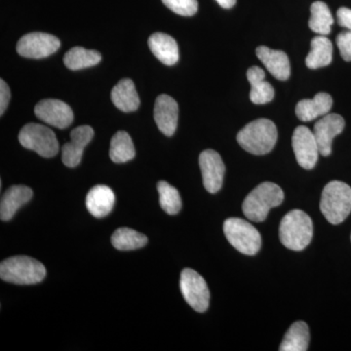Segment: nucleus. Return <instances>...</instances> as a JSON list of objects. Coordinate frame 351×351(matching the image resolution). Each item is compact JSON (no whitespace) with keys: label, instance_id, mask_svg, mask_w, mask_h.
Here are the masks:
<instances>
[{"label":"nucleus","instance_id":"nucleus-14","mask_svg":"<svg viewBox=\"0 0 351 351\" xmlns=\"http://www.w3.org/2000/svg\"><path fill=\"white\" fill-rule=\"evenodd\" d=\"M94 137L91 126L76 127L71 132V141L62 147V160L66 167L75 168L82 162L85 147Z\"/></svg>","mask_w":351,"mask_h":351},{"label":"nucleus","instance_id":"nucleus-30","mask_svg":"<svg viewBox=\"0 0 351 351\" xmlns=\"http://www.w3.org/2000/svg\"><path fill=\"white\" fill-rule=\"evenodd\" d=\"M164 5L178 15L191 17L198 10L197 0H162Z\"/></svg>","mask_w":351,"mask_h":351},{"label":"nucleus","instance_id":"nucleus-8","mask_svg":"<svg viewBox=\"0 0 351 351\" xmlns=\"http://www.w3.org/2000/svg\"><path fill=\"white\" fill-rule=\"evenodd\" d=\"M182 297L191 308L197 313H205L209 307L210 291L206 281L191 269H184L180 278Z\"/></svg>","mask_w":351,"mask_h":351},{"label":"nucleus","instance_id":"nucleus-24","mask_svg":"<svg viewBox=\"0 0 351 351\" xmlns=\"http://www.w3.org/2000/svg\"><path fill=\"white\" fill-rule=\"evenodd\" d=\"M309 339L311 335L306 323L304 321H298L289 328L279 350L306 351L308 350Z\"/></svg>","mask_w":351,"mask_h":351},{"label":"nucleus","instance_id":"nucleus-6","mask_svg":"<svg viewBox=\"0 0 351 351\" xmlns=\"http://www.w3.org/2000/svg\"><path fill=\"white\" fill-rule=\"evenodd\" d=\"M223 232L230 244L245 255H256L262 247V237L255 226L240 218H230L223 223Z\"/></svg>","mask_w":351,"mask_h":351},{"label":"nucleus","instance_id":"nucleus-15","mask_svg":"<svg viewBox=\"0 0 351 351\" xmlns=\"http://www.w3.org/2000/svg\"><path fill=\"white\" fill-rule=\"evenodd\" d=\"M154 113L159 131L167 137L174 135L179 117V106L175 99L165 94L157 97Z\"/></svg>","mask_w":351,"mask_h":351},{"label":"nucleus","instance_id":"nucleus-7","mask_svg":"<svg viewBox=\"0 0 351 351\" xmlns=\"http://www.w3.org/2000/svg\"><path fill=\"white\" fill-rule=\"evenodd\" d=\"M20 144L39 156L50 158L59 152V142L54 132L43 124L29 123L21 129Z\"/></svg>","mask_w":351,"mask_h":351},{"label":"nucleus","instance_id":"nucleus-4","mask_svg":"<svg viewBox=\"0 0 351 351\" xmlns=\"http://www.w3.org/2000/svg\"><path fill=\"white\" fill-rule=\"evenodd\" d=\"M45 267L27 256H16L0 263V278L17 285H34L45 278Z\"/></svg>","mask_w":351,"mask_h":351},{"label":"nucleus","instance_id":"nucleus-21","mask_svg":"<svg viewBox=\"0 0 351 351\" xmlns=\"http://www.w3.org/2000/svg\"><path fill=\"white\" fill-rule=\"evenodd\" d=\"M247 78L251 85L250 100L256 105H265L274 100V89L265 82V73L260 66H254L247 71Z\"/></svg>","mask_w":351,"mask_h":351},{"label":"nucleus","instance_id":"nucleus-23","mask_svg":"<svg viewBox=\"0 0 351 351\" xmlns=\"http://www.w3.org/2000/svg\"><path fill=\"white\" fill-rule=\"evenodd\" d=\"M332 60V44L326 36H318L313 38L311 43V52L306 59V66L311 69H317L329 66Z\"/></svg>","mask_w":351,"mask_h":351},{"label":"nucleus","instance_id":"nucleus-32","mask_svg":"<svg viewBox=\"0 0 351 351\" xmlns=\"http://www.w3.org/2000/svg\"><path fill=\"white\" fill-rule=\"evenodd\" d=\"M11 99L10 88L3 80H0V115H3Z\"/></svg>","mask_w":351,"mask_h":351},{"label":"nucleus","instance_id":"nucleus-22","mask_svg":"<svg viewBox=\"0 0 351 351\" xmlns=\"http://www.w3.org/2000/svg\"><path fill=\"white\" fill-rule=\"evenodd\" d=\"M113 105L123 112H136L140 107V98L135 84L129 78L120 80L112 90Z\"/></svg>","mask_w":351,"mask_h":351},{"label":"nucleus","instance_id":"nucleus-12","mask_svg":"<svg viewBox=\"0 0 351 351\" xmlns=\"http://www.w3.org/2000/svg\"><path fill=\"white\" fill-rule=\"evenodd\" d=\"M199 166L203 184L208 193H217L223 186L226 166L218 152L206 149L201 152Z\"/></svg>","mask_w":351,"mask_h":351},{"label":"nucleus","instance_id":"nucleus-1","mask_svg":"<svg viewBox=\"0 0 351 351\" xmlns=\"http://www.w3.org/2000/svg\"><path fill=\"white\" fill-rule=\"evenodd\" d=\"M278 133L271 120L260 119L247 124L237 134V140L242 149L255 156L269 154L276 145Z\"/></svg>","mask_w":351,"mask_h":351},{"label":"nucleus","instance_id":"nucleus-20","mask_svg":"<svg viewBox=\"0 0 351 351\" xmlns=\"http://www.w3.org/2000/svg\"><path fill=\"white\" fill-rule=\"evenodd\" d=\"M149 46L152 54L166 66H173L179 61L177 41L169 34L163 32L152 34L149 38Z\"/></svg>","mask_w":351,"mask_h":351},{"label":"nucleus","instance_id":"nucleus-16","mask_svg":"<svg viewBox=\"0 0 351 351\" xmlns=\"http://www.w3.org/2000/svg\"><path fill=\"white\" fill-rule=\"evenodd\" d=\"M256 54L260 61L265 64L267 71L276 80H287L291 75L290 61L287 54L283 51L270 49L267 46H258Z\"/></svg>","mask_w":351,"mask_h":351},{"label":"nucleus","instance_id":"nucleus-3","mask_svg":"<svg viewBox=\"0 0 351 351\" xmlns=\"http://www.w3.org/2000/svg\"><path fill=\"white\" fill-rule=\"evenodd\" d=\"M284 193L274 182H265L245 198L242 210L247 219L256 223H262L267 219L270 209L282 204Z\"/></svg>","mask_w":351,"mask_h":351},{"label":"nucleus","instance_id":"nucleus-19","mask_svg":"<svg viewBox=\"0 0 351 351\" xmlns=\"http://www.w3.org/2000/svg\"><path fill=\"white\" fill-rule=\"evenodd\" d=\"M332 98L331 95L321 92L313 99L300 101L295 107V115L302 121L309 122L319 117H324L331 110Z\"/></svg>","mask_w":351,"mask_h":351},{"label":"nucleus","instance_id":"nucleus-13","mask_svg":"<svg viewBox=\"0 0 351 351\" xmlns=\"http://www.w3.org/2000/svg\"><path fill=\"white\" fill-rule=\"evenodd\" d=\"M346 122L343 117L337 113H328L314 124L313 134L322 156L332 154V140L345 129Z\"/></svg>","mask_w":351,"mask_h":351},{"label":"nucleus","instance_id":"nucleus-10","mask_svg":"<svg viewBox=\"0 0 351 351\" xmlns=\"http://www.w3.org/2000/svg\"><path fill=\"white\" fill-rule=\"evenodd\" d=\"M292 145L299 165L304 169H313L320 154L313 132L306 126H298L293 133Z\"/></svg>","mask_w":351,"mask_h":351},{"label":"nucleus","instance_id":"nucleus-18","mask_svg":"<svg viewBox=\"0 0 351 351\" xmlns=\"http://www.w3.org/2000/svg\"><path fill=\"white\" fill-rule=\"evenodd\" d=\"M85 203L92 216L104 218L112 211L115 203L114 193L108 186L98 184L90 189Z\"/></svg>","mask_w":351,"mask_h":351},{"label":"nucleus","instance_id":"nucleus-26","mask_svg":"<svg viewBox=\"0 0 351 351\" xmlns=\"http://www.w3.org/2000/svg\"><path fill=\"white\" fill-rule=\"evenodd\" d=\"M136 156L133 141L125 131H119L110 142V157L114 163H125Z\"/></svg>","mask_w":351,"mask_h":351},{"label":"nucleus","instance_id":"nucleus-11","mask_svg":"<svg viewBox=\"0 0 351 351\" xmlns=\"http://www.w3.org/2000/svg\"><path fill=\"white\" fill-rule=\"evenodd\" d=\"M38 119L59 129L68 128L73 122V112L68 104L56 99H45L34 108Z\"/></svg>","mask_w":351,"mask_h":351},{"label":"nucleus","instance_id":"nucleus-33","mask_svg":"<svg viewBox=\"0 0 351 351\" xmlns=\"http://www.w3.org/2000/svg\"><path fill=\"white\" fill-rule=\"evenodd\" d=\"M337 19L341 27L351 31V9L346 7H341L337 12Z\"/></svg>","mask_w":351,"mask_h":351},{"label":"nucleus","instance_id":"nucleus-28","mask_svg":"<svg viewBox=\"0 0 351 351\" xmlns=\"http://www.w3.org/2000/svg\"><path fill=\"white\" fill-rule=\"evenodd\" d=\"M112 243L119 251L137 250L147 245V237L132 228H121L113 233Z\"/></svg>","mask_w":351,"mask_h":351},{"label":"nucleus","instance_id":"nucleus-9","mask_svg":"<svg viewBox=\"0 0 351 351\" xmlns=\"http://www.w3.org/2000/svg\"><path fill=\"white\" fill-rule=\"evenodd\" d=\"M61 46V41L46 32H31L22 36L17 43L18 54L29 59H43L54 54Z\"/></svg>","mask_w":351,"mask_h":351},{"label":"nucleus","instance_id":"nucleus-29","mask_svg":"<svg viewBox=\"0 0 351 351\" xmlns=\"http://www.w3.org/2000/svg\"><path fill=\"white\" fill-rule=\"evenodd\" d=\"M159 203L168 215H177L182 209V198L178 189L167 182L160 181L157 184Z\"/></svg>","mask_w":351,"mask_h":351},{"label":"nucleus","instance_id":"nucleus-34","mask_svg":"<svg viewBox=\"0 0 351 351\" xmlns=\"http://www.w3.org/2000/svg\"><path fill=\"white\" fill-rule=\"evenodd\" d=\"M216 1L218 2L219 6L225 9L232 8L237 3V0H216Z\"/></svg>","mask_w":351,"mask_h":351},{"label":"nucleus","instance_id":"nucleus-2","mask_svg":"<svg viewBox=\"0 0 351 351\" xmlns=\"http://www.w3.org/2000/svg\"><path fill=\"white\" fill-rule=\"evenodd\" d=\"M313 225L311 217L302 210H292L286 214L279 226L281 243L293 251H302L313 239Z\"/></svg>","mask_w":351,"mask_h":351},{"label":"nucleus","instance_id":"nucleus-5","mask_svg":"<svg viewBox=\"0 0 351 351\" xmlns=\"http://www.w3.org/2000/svg\"><path fill=\"white\" fill-rule=\"evenodd\" d=\"M320 210L332 225L343 223L351 212L350 186L343 182H330L323 189Z\"/></svg>","mask_w":351,"mask_h":351},{"label":"nucleus","instance_id":"nucleus-27","mask_svg":"<svg viewBox=\"0 0 351 351\" xmlns=\"http://www.w3.org/2000/svg\"><path fill=\"white\" fill-rule=\"evenodd\" d=\"M311 13L308 25L311 31L320 36H328L331 32L334 18L327 4L322 1L313 2L311 4Z\"/></svg>","mask_w":351,"mask_h":351},{"label":"nucleus","instance_id":"nucleus-31","mask_svg":"<svg viewBox=\"0 0 351 351\" xmlns=\"http://www.w3.org/2000/svg\"><path fill=\"white\" fill-rule=\"evenodd\" d=\"M337 45H338L339 52H341V57L346 62H351V31L346 29V31L341 32V34L337 36Z\"/></svg>","mask_w":351,"mask_h":351},{"label":"nucleus","instance_id":"nucleus-17","mask_svg":"<svg viewBox=\"0 0 351 351\" xmlns=\"http://www.w3.org/2000/svg\"><path fill=\"white\" fill-rule=\"evenodd\" d=\"M34 193L32 189L27 186H12L9 188L2 196L0 202V219L3 221H10L15 216L16 212L23 205L32 199Z\"/></svg>","mask_w":351,"mask_h":351},{"label":"nucleus","instance_id":"nucleus-25","mask_svg":"<svg viewBox=\"0 0 351 351\" xmlns=\"http://www.w3.org/2000/svg\"><path fill=\"white\" fill-rule=\"evenodd\" d=\"M101 61L100 52L88 50L83 47H73L66 53L64 57V66L71 71L90 68L96 66Z\"/></svg>","mask_w":351,"mask_h":351}]
</instances>
